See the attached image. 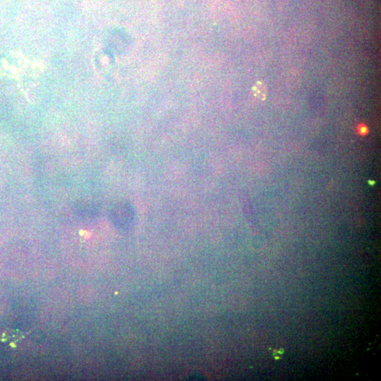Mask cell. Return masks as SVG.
<instances>
[{"label": "cell", "instance_id": "6da1fadb", "mask_svg": "<svg viewBox=\"0 0 381 381\" xmlns=\"http://www.w3.org/2000/svg\"><path fill=\"white\" fill-rule=\"evenodd\" d=\"M25 336L24 333L17 330L6 329L1 333L0 340L14 347L24 339Z\"/></svg>", "mask_w": 381, "mask_h": 381}, {"label": "cell", "instance_id": "7a4b0ae2", "mask_svg": "<svg viewBox=\"0 0 381 381\" xmlns=\"http://www.w3.org/2000/svg\"><path fill=\"white\" fill-rule=\"evenodd\" d=\"M358 131H359V134H367L368 133V128L365 126V125H361L360 126L358 127Z\"/></svg>", "mask_w": 381, "mask_h": 381}]
</instances>
